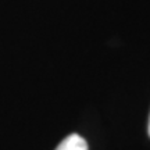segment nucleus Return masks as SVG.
Returning a JSON list of instances; mask_svg holds the SVG:
<instances>
[{
    "label": "nucleus",
    "instance_id": "1",
    "mask_svg": "<svg viewBox=\"0 0 150 150\" xmlns=\"http://www.w3.org/2000/svg\"><path fill=\"white\" fill-rule=\"evenodd\" d=\"M56 150H88V143L86 140L76 134L68 135L64 140H61Z\"/></svg>",
    "mask_w": 150,
    "mask_h": 150
},
{
    "label": "nucleus",
    "instance_id": "2",
    "mask_svg": "<svg viewBox=\"0 0 150 150\" xmlns=\"http://www.w3.org/2000/svg\"><path fill=\"white\" fill-rule=\"evenodd\" d=\"M147 132H149V136H150V117H149V125H147Z\"/></svg>",
    "mask_w": 150,
    "mask_h": 150
}]
</instances>
